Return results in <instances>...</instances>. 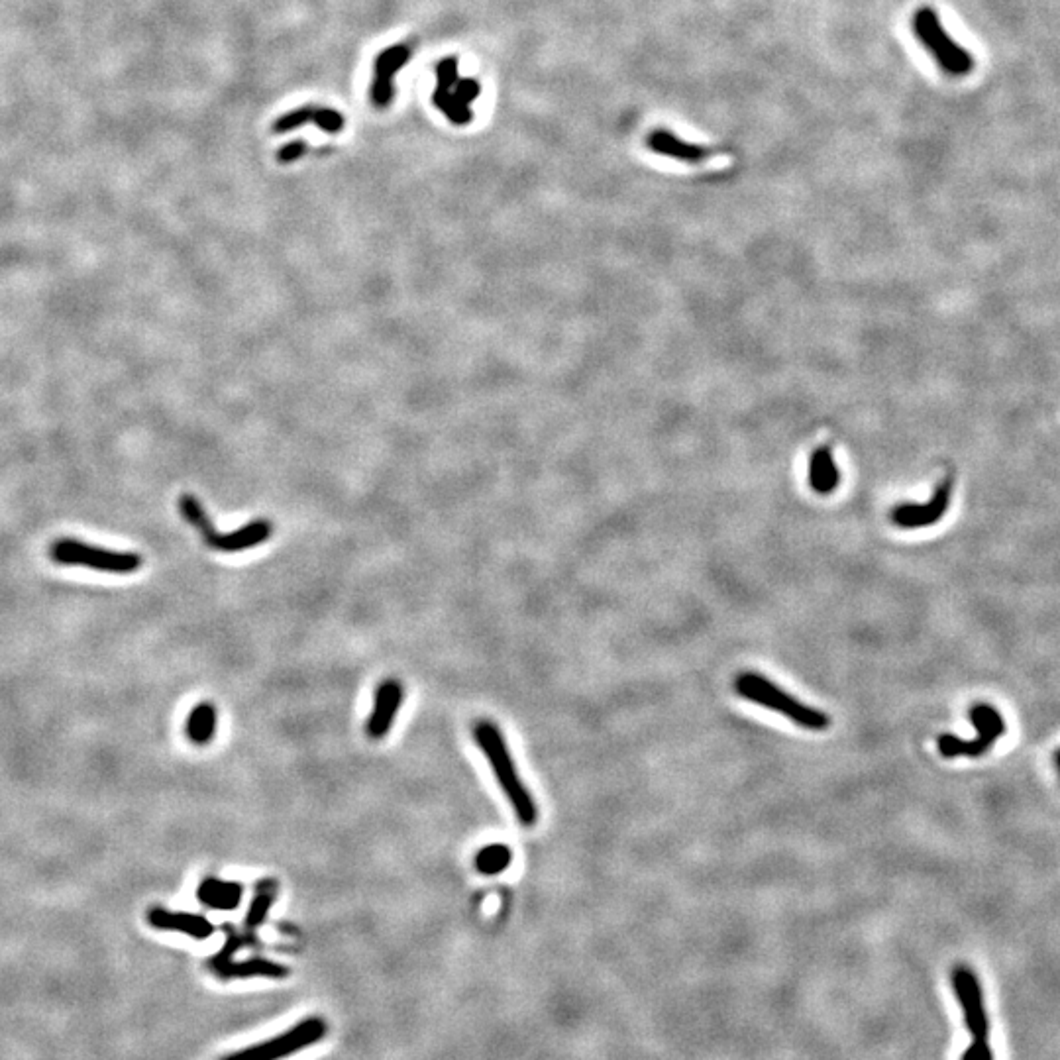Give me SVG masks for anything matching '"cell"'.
Returning <instances> with one entry per match:
<instances>
[{
  "mask_svg": "<svg viewBox=\"0 0 1060 1060\" xmlns=\"http://www.w3.org/2000/svg\"><path fill=\"white\" fill-rule=\"evenodd\" d=\"M271 534H273V525L265 519H258L242 529L224 532V534L212 530L209 536L203 538V542L216 552L232 554V552H244L248 548L264 544L271 538Z\"/></svg>",
  "mask_w": 1060,
  "mask_h": 1060,
  "instance_id": "cell-13",
  "label": "cell"
},
{
  "mask_svg": "<svg viewBox=\"0 0 1060 1060\" xmlns=\"http://www.w3.org/2000/svg\"><path fill=\"white\" fill-rule=\"evenodd\" d=\"M216 719H218L216 707L211 701L197 703L185 721L187 739L197 746L211 744L214 733H216Z\"/></svg>",
  "mask_w": 1060,
  "mask_h": 1060,
  "instance_id": "cell-18",
  "label": "cell"
},
{
  "mask_svg": "<svg viewBox=\"0 0 1060 1060\" xmlns=\"http://www.w3.org/2000/svg\"><path fill=\"white\" fill-rule=\"evenodd\" d=\"M968 717H970L972 727L978 733L976 739L964 741L951 733L939 735L937 748L945 758H958V756L980 758L988 750H992L998 739L1007 733V725L1002 713L990 703H984V701L974 703L968 711Z\"/></svg>",
  "mask_w": 1060,
  "mask_h": 1060,
  "instance_id": "cell-5",
  "label": "cell"
},
{
  "mask_svg": "<svg viewBox=\"0 0 1060 1060\" xmlns=\"http://www.w3.org/2000/svg\"><path fill=\"white\" fill-rule=\"evenodd\" d=\"M244 896V886L238 882L218 880L214 876L205 878L197 888V900L205 907L216 911H232L240 905Z\"/></svg>",
  "mask_w": 1060,
  "mask_h": 1060,
  "instance_id": "cell-16",
  "label": "cell"
},
{
  "mask_svg": "<svg viewBox=\"0 0 1060 1060\" xmlns=\"http://www.w3.org/2000/svg\"><path fill=\"white\" fill-rule=\"evenodd\" d=\"M962 1060H994V1051L990 1043H970L964 1051Z\"/></svg>",
  "mask_w": 1060,
  "mask_h": 1060,
  "instance_id": "cell-24",
  "label": "cell"
},
{
  "mask_svg": "<svg viewBox=\"0 0 1060 1060\" xmlns=\"http://www.w3.org/2000/svg\"><path fill=\"white\" fill-rule=\"evenodd\" d=\"M212 972L222 980H246V978H267V980H283L289 976V968L267 960V958H250L242 962H234L232 958L212 956L209 962Z\"/></svg>",
  "mask_w": 1060,
  "mask_h": 1060,
  "instance_id": "cell-12",
  "label": "cell"
},
{
  "mask_svg": "<svg viewBox=\"0 0 1060 1060\" xmlns=\"http://www.w3.org/2000/svg\"><path fill=\"white\" fill-rule=\"evenodd\" d=\"M277 892H279V886L273 878H264L258 888H256V898L250 903V909H248V915H246V931L252 935L265 919H267V913L269 909L273 907V903L277 900Z\"/></svg>",
  "mask_w": 1060,
  "mask_h": 1060,
  "instance_id": "cell-19",
  "label": "cell"
},
{
  "mask_svg": "<svg viewBox=\"0 0 1060 1060\" xmlns=\"http://www.w3.org/2000/svg\"><path fill=\"white\" fill-rule=\"evenodd\" d=\"M403 695H405V689L397 680H385L377 686L375 695H373V709H371L370 719L366 725V733L370 739L379 741L391 731L401 711Z\"/></svg>",
  "mask_w": 1060,
  "mask_h": 1060,
  "instance_id": "cell-11",
  "label": "cell"
},
{
  "mask_svg": "<svg viewBox=\"0 0 1060 1060\" xmlns=\"http://www.w3.org/2000/svg\"><path fill=\"white\" fill-rule=\"evenodd\" d=\"M50 556L61 566H85L106 574H134L144 564L142 556L136 552H112L73 538L55 540Z\"/></svg>",
  "mask_w": 1060,
  "mask_h": 1060,
  "instance_id": "cell-4",
  "label": "cell"
},
{
  "mask_svg": "<svg viewBox=\"0 0 1060 1060\" xmlns=\"http://www.w3.org/2000/svg\"><path fill=\"white\" fill-rule=\"evenodd\" d=\"M954 994L964 1013V1025L972 1043H990V1019L984 1006V992L976 972L966 964H956L951 974Z\"/></svg>",
  "mask_w": 1060,
  "mask_h": 1060,
  "instance_id": "cell-8",
  "label": "cell"
},
{
  "mask_svg": "<svg viewBox=\"0 0 1060 1060\" xmlns=\"http://www.w3.org/2000/svg\"><path fill=\"white\" fill-rule=\"evenodd\" d=\"M328 1033V1025L322 1017H307L287 1029L285 1033L275 1035L273 1039L246 1047L220 1060H283L320 1043Z\"/></svg>",
  "mask_w": 1060,
  "mask_h": 1060,
  "instance_id": "cell-6",
  "label": "cell"
},
{
  "mask_svg": "<svg viewBox=\"0 0 1060 1060\" xmlns=\"http://www.w3.org/2000/svg\"><path fill=\"white\" fill-rule=\"evenodd\" d=\"M951 493H953V481L951 477L941 481L935 495L923 503V505H900L898 509H894L892 513V521L894 525H898L900 529H923V527H931L935 523H939L945 513L949 511V505H951Z\"/></svg>",
  "mask_w": 1060,
  "mask_h": 1060,
  "instance_id": "cell-10",
  "label": "cell"
},
{
  "mask_svg": "<svg viewBox=\"0 0 1060 1060\" xmlns=\"http://www.w3.org/2000/svg\"><path fill=\"white\" fill-rule=\"evenodd\" d=\"M148 923L159 931H175L189 935L197 941H205L214 933V925L207 917L195 913L169 911L165 907H152L148 911Z\"/></svg>",
  "mask_w": 1060,
  "mask_h": 1060,
  "instance_id": "cell-14",
  "label": "cell"
},
{
  "mask_svg": "<svg viewBox=\"0 0 1060 1060\" xmlns=\"http://www.w3.org/2000/svg\"><path fill=\"white\" fill-rule=\"evenodd\" d=\"M735 691L744 699L752 701V703H758V705H762L766 709H772V711L788 717L790 721H794L795 725H799L801 729L819 733V731L829 729V725H831V719H829L827 713L797 701L790 693L778 688L776 684H772L770 680H766L760 674L742 672L741 676H737V680H735Z\"/></svg>",
  "mask_w": 1060,
  "mask_h": 1060,
  "instance_id": "cell-2",
  "label": "cell"
},
{
  "mask_svg": "<svg viewBox=\"0 0 1060 1060\" xmlns=\"http://www.w3.org/2000/svg\"><path fill=\"white\" fill-rule=\"evenodd\" d=\"M913 30L923 48L935 57L939 67L949 75H966L974 67L972 55L949 38L939 16L931 8L917 10L913 18Z\"/></svg>",
  "mask_w": 1060,
  "mask_h": 1060,
  "instance_id": "cell-7",
  "label": "cell"
},
{
  "mask_svg": "<svg viewBox=\"0 0 1060 1060\" xmlns=\"http://www.w3.org/2000/svg\"><path fill=\"white\" fill-rule=\"evenodd\" d=\"M305 154H307V142L305 140H293V142H289L287 146H283L277 152V161L287 165V163H293V161L303 158Z\"/></svg>",
  "mask_w": 1060,
  "mask_h": 1060,
  "instance_id": "cell-23",
  "label": "cell"
},
{
  "mask_svg": "<svg viewBox=\"0 0 1060 1060\" xmlns=\"http://www.w3.org/2000/svg\"><path fill=\"white\" fill-rule=\"evenodd\" d=\"M411 48L399 44L385 48L383 52L377 53L373 61V81H371L370 97L371 103L377 108H387L395 99V75L407 65L411 59Z\"/></svg>",
  "mask_w": 1060,
  "mask_h": 1060,
  "instance_id": "cell-9",
  "label": "cell"
},
{
  "mask_svg": "<svg viewBox=\"0 0 1060 1060\" xmlns=\"http://www.w3.org/2000/svg\"><path fill=\"white\" fill-rule=\"evenodd\" d=\"M646 144H648V148L654 154L678 159V161H684V163H703V161L711 158V150L701 148L697 144H689L686 140H682L680 136H676L672 132H666V130L652 132L648 136Z\"/></svg>",
  "mask_w": 1060,
  "mask_h": 1060,
  "instance_id": "cell-15",
  "label": "cell"
},
{
  "mask_svg": "<svg viewBox=\"0 0 1060 1060\" xmlns=\"http://www.w3.org/2000/svg\"><path fill=\"white\" fill-rule=\"evenodd\" d=\"M313 124L320 128L322 132L326 134H338L344 130L346 126V120L344 116L334 110V108H328V106H317L315 110V118H313Z\"/></svg>",
  "mask_w": 1060,
  "mask_h": 1060,
  "instance_id": "cell-22",
  "label": "cell"
},
{
  "mask_svg": "<svg viewBox=\"0 0 1060 1060\" xmlns=\"http://www.w3.org/2000/svg\"><path fill=\"white\" fill-rule=\"evenodd\" d=\"M1057 766H1059V770H1060V750H1059V752H1057Z\"/></svg>",
  "mask_w": 1060,
  "mask_h": 1060,
  "instance_id": "cell-25",
  "label": "cell"
},
{
  "mask_svg": "<svg viewBox=\"0 0 1060 1060\" xmlns=\"http://www.w3.org/2000/svg\"><path fill=\"white\" fill-rule=\"evenodd\" d=\"M315 110L317 106H299V108H293L291 112L279 116L273 124V132L275 134H285V132H293L297 128H301L303 124L307 122H313L315 118Z\"/></svg>",
  "mask_w": 1060,
  "mask_h": 1060,
  "instance_id": "cell-21",
  "label": "cell"
},
{
  "mask_svg": "<svg viewBox=\"0 0 1060 1060\" xmlns=\"http://www.w3.org/2000/svg\"><path fill=\"white\" fill-rule=\"evenodd\" d=\"M481 95L476 79H460L458 59L446 57L436 65V89L432 93L434 106L456 126H466L474 120L470 105Z\"/></svg>",
  "mask_w": 1060,
  "mask_h": 1060,
  "instance_id": "cell-3",
  "label": "cell"
},
{
  "mask_svg": "<svg viewBox=\"0 0 1060 1060\" xmlns=\"http://www.w3.org/2000/svg\"><path fill=\"white\" fill-rule=\"evenodd\" d=\"M476 868L479 874L483 876H497V874H503L511 862H513V852L507 845H501V843H493V845H487V847L481 848L476 854Z\"/></svg>",
  "mask_w": 1060,
  "mask_h": 1060,
  "instance_id": "cell-20",
  "label": "cell"
},
{
  "mask_svg": "<svg viewBox=\"0 0 1060 1060\" xmlns=\"http://www.w3.org/2000/svg\"><path fill=\"white\" fill-rule=\"evenodd\" d=\"M474 739H476L477 746L481 748V752L485 754L487 762L491 764L493 768V774L501 786V790L507 795L519 823L523 827H534L536 821H538V807H536V801L534 797L530 795L529 790L525 788L519 772H517V766L513 762V756H511V750L507 746V741L503 737V733L499 731V727L491 721H477L476 727H474Z\"/></svg>",
  "mask_w": 1060,
  "mask_h": 1060,
  "instance_id": "cell-1",
  "label": "cell"
},
{
  "mask_svg": "<svg viewBox=\"0 0 1060 1060\" xmlns=\"http://www.w3.org/2000/svg\"><path fill=\"white\" fill-rule=\"evenodd\" d=\"M839 481H841V474H839L831 446L817 448L809 460L811 487L821 495H829L839 487Z\"/></svg>",
  "mask_w": 1060,
  "mask_h": 1060,
  "instance_id": "cell-17",
  "label": "cell"
}]
</instances>
